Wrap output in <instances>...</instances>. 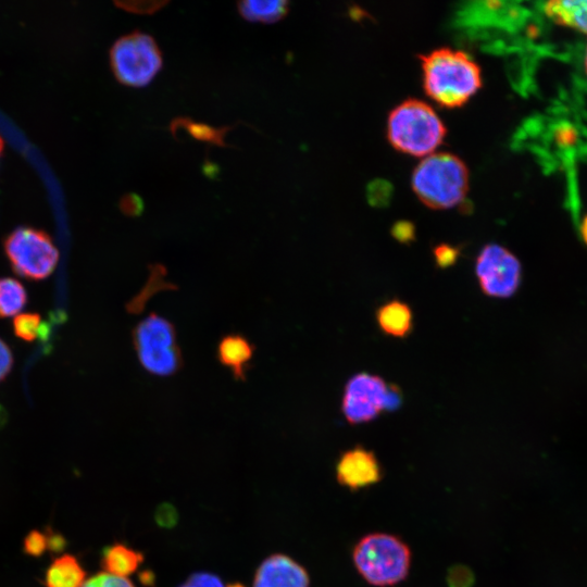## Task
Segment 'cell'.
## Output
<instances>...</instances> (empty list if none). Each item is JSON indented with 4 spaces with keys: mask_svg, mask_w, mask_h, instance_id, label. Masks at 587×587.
Returning a JSON list of instances; mask_svg holds the SVG:
<instances>
[{
    "mask_svg": "<svg viewBox=\"0 0 587 587\" xmlns=\"http://www.w3.org/2000/svg\"><path fill=\"white\" fill-rule=\"evenodd\" d=\"M179 587H224L220 577L212 573H195L190 575Z\"/></svg>",
    "mask_w": 587,
    "mask_h": 587,
    "instance_id": "obj_28",
    "label": "cell"
},
{
    "mask_svg": "<svg viewBox=\"0 0 587 587\" xmlns=\"http://www.w3.org/2000/svg\"><path fill=\"white\" fill-rule=\"evenodd\" d=\"M110 64L125 86H147L163 65L161 50L152 36L136 30L120 37L111 47Z\"/></svg>",
    "mask_w": 587,
    "mask_h": 587,
    "instance_id": "obj_6",
    "label": "cell"
},
{
    "mask_svg": "<svg viewBox=\"0 0 587 587\" xmlns=\"http://www.w3.org/2000/svg\"><path fill=\"white\" fill-rule=\"evenodd\" d=\"M3 249L14 273L29 280L46 279L59 262V250L49 234L30 226L8 234Z\"/></svg>",
    "mask_w": 587,
    "mask_h": 587,
    "instance_id": "obj_7",
    "label": "cell"
},
{
    "mask_svg": "<svg viewBox=\"0 0 587 587\" xmlns=\"http://www.w3.org/2000/svg\"><path fill=\"white\" fill-rule=\"evenodd\" d=\"M447 582L449 587H471L474 575L467 566L454 565L448 572Z\"/></svg>",
    "mask_w": 587,
    "mask_h": 587,
    "instance_id": "obj_24",
    "label": "cell"
},
{
    "mask_svg": "<svg viewBox=\"0 0 587 587\" xmlns=\"http://www.w3.org/2000/svg\"><path fill=\"white\" fill-rule=\"evenodd\" d=\"M425 93L444 108H459L482 87V70L464 51L447 47L419 55Z\"/></svg>",
    "mask_w": 587,
    "mask_h": 587,
    "instance_id": "obj_1",
    "label": "cell"
},
{
    "mask_svg": "<svg viewBox=\"0 0 587 587\" xmlns=\"http://www.w3.org/2000/svg\"><path fill=\"white\" fill-rule=\"evenodd\" d=\"M3 146H4L3 139H2V137H1V135H0V153H1L2 150H3Z\"/></svg>",
    "mask_w": 587,
    "mask_h": 587,
    "instance_id": "obj_36",
    "label": "cell"
},
{
    "mask_svg": "<svg viewBox=\"0 0 587 587\" xmlns=\"http://www.w3.org/2000/svg\"><path fill=\"white\" fill-rule=\"evenodd\" d=\"M336 478L341 486L357 491L377 484L383 478V471L373 451L355 446L339 457Z\"/></svg>",
    "mask_w": 587,
    "mask_h": 587,
    "instance_id": "obj_10",
    "label": "cell"
},
{
    "mask_svg": "<svg viewBox=\"0 0 587 587\" xmlns=\"http://www.w3.org/2000/svg\"><path fill=\"white\" fill-rule=\"evenodd\" d=\"M447 134V128L426 102L407 99L395 107L387 118V137L400 152L414 157L434 153Z\"/></svg>",
    "mask_w": 587,
    "mask_h": 587,
    "instance_id": "obj_3",
    "label": "cell"
},
{
    "mask_svg": "<svg viewBox=\"0 0 587 587\" xmlns=\"http://www.w3.org/2000/svg\"><path fill=\"white\" fill-rule=\"evenodd\" d=\"M554 140L557 145L562 148H571L577 142L578 133L573 125L562 123L559 124L554 130Z\"/></svg>",
    "mask_w": 587,
    "mask_h": 587,
    "instance_id": "obj_26",
    "label": "cell"
},
{
    "mask_svg": "<svg viewBox=\"0 0 587 587\" xmlns=\"http://www.w3.org/2000/svg\"><path fill=\"white\" fill-rule=\"evenodd\" d=\"M177 511L170 503H163L157 509L155 521L162 527H173L177 522Z\"/></svg>",
    "mask_w": 587,
    "mask_h": 587,
    "instance_id": "obj_29",
    "label": "cell"
},
{
    "mask_svg": "<svg viewBox=\"0 0 587 587\" xmlns=\"http://www.w3.org/2000/svg\"><path fill=\"white\" fill-rule=\"evenodd\" d=\"M133 344L140 365L152 375L171 376L183 365L175 327L159 314L151 313L136 325Z\"/></svg>",
    "mask_w": 587,
    "mask_h": 587,
    "instance_id": "obj_5",
    "label": "cell"
},
{
    "mask_svg": "<svg viewBox=\"0 0 587 587\" xmlns=\"http://www.w3.org/2000/svg\"><path fill=\"white\" fill-rule=\"evenodd\" d=\"M412 554L399 537L371 533L353 547L352 561L361 577L375 587H391L403 582L410 572Z\"/></svg>",
    "mask_w": 587,
    "mask_h": 587,
    "instance_id": "obj_4",
    "label": "cell"
},
{
    "mask_svg": "<svg viewBox=\"0 0 587 587\" xmlns=\"http://www.w3.org/2000/svg\"><path fill=\"white\" fill-rule=\"evenodd\" d=\"M143 555L123 544L112 545L103 550L102 566L104 572L126 577L137 570Z\"/></svg>",
    "mask_w": 587,
    "mask_h": 587,
    "instance_id": "obj_17",
    "label": "cell"
},
{
    "mask_svg": "<svg viewBox=\"0 0 587 587\" xmlns=\"http://www.w3.org/2000/svg\"><path fill=\"white\" fill-rule=\"evenodd\" d=\"M13 362V353L10 347L0 338V382L10 374Z\"/></svg>",
    "mask_w": 587,
    "mask_h": 587,
    "instance_id": "obj_30",
    "label": "cell"
},
{
    "mask_svg": "<svg viewBox=\"0 0 587 587\" xmlns=\"http://www.w3.org/2000/svg\"><path fill=\"white\" fill-rule=\"evenodd\" d=\"M140 579H141L142 584L150 585L154 580V575H153V573H150V572L146 571V572H142L140 574Z\"/></svg>",
    "mask_w": 587,
    "mask_h": 587,
    "instance_id": "obj_32",
    "label": "cell"
},
{
    "mask_svg": "<svg viewBox=\"0 0 587 587\" xmlns=\"http://www.w3.org/2000/svg\"><path fill=\"white\" fill-rule=\"evenodd\" d=\"M41 327V316L36 312L17 314L13 320L14 335L27 342H32L38 336Z\"/></svg>",
    "mask_w": 587,
    "mask_h": 587,
    "instance_id": "obj_20",
    "label": "cell"
},
{
    "mask_svg": "<svg viewBox=\"0 0 587 587\" xmlns=\"http://www.w3.org/2000/svg\"><path fill=\"white\" fill-rule=\"evenodd\" d=\"M433 252L436 266L438 268L445 270L454 265V263L459 259L461 250L459 247L441 243L436 246Z\"/></svg>",
    "mask_w": 587,
    "mask_h": 587,
    "instance_id": "obj_23",
    "label": "cell"
},
{
    "mask_svg": "<svg viewBox=\"0 0 587 587\" xmlns=\"http://www.w3.org/2000/svg\"><path fill=\"white\" fill-rule=\"evenodd\" d=\"M544 12L555 24L587 34V0H553Z\"/></svg>",
    "mask_w": 587,
    "mask_h": 587,
    "instance_id": "obj_14",
    "label": "cell"
},
{
    "mask_svg": "<svg viewBox=\"0 0 587 587\" xmlns=\"http://www.w3.org/2000/svg\"><path fill=\"white\" fill-rule=\"evenodd\" d=\"M234 128L235 125L213 127L209 124L196 122L192 118L185 116L176 117L170 124V130L174 139H176L178 130H185L191 138L198 141L223 148L232 147L225 141V136L229 130Z\"/></svg>",
    "mask_w": 587,
    "mask_h": 587,
    "instance_id": "obj_15",
    "label": "cell"
},
{
    "mask_svg": "<svg viewBox=\"0 0 587 587\" xmlns=\"http://www.w3.org/2000/svg\"><path fill=\"white\" fill-rule=\"evenodd\" d=\"M217 359L235 379L245 380L247 369L253 358L254 346L239 334L225 335L217 345Z\"/></svg>",
    "mask_w": 587,
    "mask_h": 587,
    "instance_id": "obj_12",
    "label": "cell"
},
{
    "mask_svg": "<svg viewBox=\"0 0 587 587\" xmlns=\"http://www.w3.org/2000/svg\"><path fill=\"white\" fill-rule=\"evenodd\" d=\"M289 2L243 0L237 3L240 15L250 22L275 23L285 17L289 10Z\"/></svg>",
    "mask_w": 587,
    "mask_h": 587,
    "instance_id": "obj_18",
    "label": "cell"
},
{
    "mask_svg": "<svg viewBox=\"0 0 587 587\" xmlns=\"http://www.w3.org/2000/svg\"><path fill=\"white\" fill-rule=\"evenodd\" d=\"M86 573L78 560L70 554L57 558L46 573L47 587H82Z\"/></svg>",
    "mask_w": 587,
    "mask_h": 587,
    "instance_id": "obj_16",
    "label": "cell"
},
{
    "mask_svg": "<svg viewBox=\"0 0 587 587\" xmlns=\"http://www.w3.org/2000/svg\"><path fill=\"white\" fill-rule=\"evenodd\" d=\"M48 547V538L38 530L30 532L24 540L25 552L33 557L40 555Z\"/></svg>",
    "mask_w": 587,
    "mask_h": 587,
    "instance_id": "obj_27",
    "label": "cell"
},
{
    "mask_svg": "<svg viewBox=\"0 0 587 587\" xmlns=\"http://www.w3.org/2000/svg\"><path fill=\"white\" fill-rule=\"evenodd\" d=\"M226 587H245L242 584L240 583H232L229 585H227Z\"/></svg>",
    "mask_w": 587,
    "mask_h": 587,
    "instance_id": "obj_35",
    "label": "cell"
},
{
    "mask_svg": "<svg viewBox=\"0 0 587 587\" xmlns=\"http://www.w3.org/2000/svg\"><path fill=\"white\" fill-rule=\"evenodd\" d=\"M375 316L379 328L392 337L404 338L413 328L411 308L398 299L383 303L376 310Z\"/></svg>",
    "mask_w": 587,
    "mask_h": 587,
    "instance_id": "obj_13",
    "label": "cell"
},
{
    "mask_svg": "<svg viewBox=\"0 0 587 587\" xmlns=\"http://www.w3.org/2000/svg\"><path fill=\"white\" fill-rule=\"evenodd\" d=\"M82 587H135L126 577L116 576L107 572L99 573L85 580Z\"/></svg>",
    "mask_w": 587,
    "mask_h": 587,
    "instance_id": "obj_22",
    "label": "cell"
},
{
    "mask_svg": "<svg viewBox=\"0 0 587 587\" xmlns=\"http://www.w3.org/2000/svg\"><path fill=\"white\" fill-rule=\"evenodd\" d=\"M120 209L125 215L130 217H137L142 214L145 203L140 196L134 192H129L121 198Z\"/></svg>",
    "mask_w": 587,
    "mask_h": 587,
    "instance_id": "obj_25",
    "label": "cell"
},
{
    "mask_svg": "<svg viewBox=\"0 0 587 587\" xmlns=\"http://www.w3.org/2000/svg\"><path fill=\"white\" fill-rule=\"evenodd\" d=\"M584 68H585V74L587 76V47H586V51L584 55Z\"/></svg>",
    "mask_w": 587,
    "mask_h": 587,
    "instance_id": "obj_34",
    "label": "cell"
},
{
    "mask_svg": "<svg viewBox=\"0 0 587 587\" xmlns=\"http://www.w3.org/2000/svg\"><path fill=\"white\" fill-rule=\"evenodd\" d=\"M27 303V292L15 278H0V319L20 314Z\"/></svg>",
    "mask_w": 587,
    "mask_h": 587,
    "instance_id": "obj_19",
    "label": "cell"
},
{
    "mask_svg": "<svg viewBox=\"0 0 587 587\" xmlns=\"http://www.w3.org/2000/svg\"><path fill=\"white\" fill-rule=\"evenodd\" d=\"M168 3L167 0H139V1H115V4L132 13L151 15L160 11Z\"/></svg>",
    "mask_w": 587,
    "mask_h": 587,
    "instance_id": "obj_21",
    "label": "cell"
},
{
    "mask_svg": "<svg viewBox=\"0 0 587 587\" xmlns=\"http://www.w3.org/2000/svg\"><path fill=\"white\" fill-rule=\"evenodd\" d=\"M469 170L458 155L436 152L425 157L415 166L411 186L426 207L449 209L460 203L469 191Z\"/></svg>",
    "mask_w": 587,
    "mask_h": 587,
    "instance_id": "obj_2",
    "label": "cell"
},
{
    "mask_svg": "<svg viewBox=\"0 0 587 587\" xmlns=\"http://www.w3.org/2000/svg\"><path fill=\"white\" fill-rule=\"evenodd\" d=\"M394 236L402 242H408L413 238V228L409 224H400L395 226Z\"/></svg>",
    "mask_w": 587,
    "mask_h": 587,
    "instance_id": "obj_31",
    "label": "cell"
},
{
    "mask_svg": "<svg viewBox=\"0 0 587 587\" xmlns=\"http://www.w3.org/2000/svg\"><path fill=\"white\" fill-rule=\"evenodd\" d=\"M475 273L482 291L492 298H510L521 287L523 268L520 259L498 243L485 245L475 262Z\"/></svg>",
    "mask_w": 587,
    "mask_h": 587,
    "instance_id": "obj_9",
    "label": "cell"
},
{
    "mask_svg": "<svg viewBox=\"0 0 587 587\" xmlns=\"http://www.w3.org/2000/svg\"><path fill=\"white\" fill-rule=\"evenodd\" d=\"M307 570L285 554H273L258 567L253 587H309Z\"/></svg>",
    "mask_w": 587,
    "mask_h": 587,
    "instance_id": "obj_11",
    "label": "cell"
},
{
    "mask_svg": "<svg viewBox=\"0 0 587 587\" xmlns=\"http://www.w3.org/2000/svg\"><path fill=\"white\" fill-rule=\"evenodd\" d=\"M580 235L584 243L587 246V214L584 216L580 224Z\"/></svg>",
    "mask_w": 587,
    "mask_h": 587,
    "instance_id": "obj_33",
    "label": "cell"
},
{
    "mask_svg": "<svg viewBox=\"0 0 587 587\" xmlns=\"http://www.w3.org/2000/svg\"><path fill=\"white\" fill-rule=\"evenodd\" d=\"M402 394L398 386L387 384L380 376L358 373L346 384L341 411L350 424L367 423L383 411L400 408Z\"/></svg>",
    "mask_w": 587,
    "mask_h": 587,
    "instance_id": "obj_8",
    "label": "cell"
}]
</instances>
